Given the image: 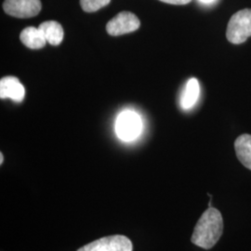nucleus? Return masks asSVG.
<instances>
[{"label": "nucleus", "instance_id": "obj_8", "mask_svg": "<svg viewBox=\"0 0 251 251\" xmlns=\"http://www.w3.org/2000/svg\"><path fill=\"white\" fill-rule=\"evenodd\" d=\"M23 44L31 50H39L44 48L47 43L45 36L37 27L29 26L24 29L20 35Z\"/></svg>", "mask_w": 251, "mask_h": 251}, {"label": "nucleus", "instance_id": "obj_14", "mask_svg": "<svg viewBox=\"0 0 251 251\" xmlns=\"http://www.w3.org/2000/svg\"><path fill=\"white\" fill-rule=\"evenodd\" d=\"M199 1L202 2V3H205V4H209V3H212L215 0H199Z\"/></svg>", "mask_w": 251, "mask_h": 251}, {"label": "nucleus", "instance_id": "obj_4", "mask_svg": "<svg viewBox=\"0 0 251 251\" xmlns=\"http://www.w3.org/2000/svg\"><path fill=\"white\" fill-rule=\"evenodd\" d=\"M132 242L121 234L110 235L85 245L76 251H132Z\"/></svg>", "mask_w": 251, "mask_h": 251}, {"label": "nucleus", "instance_id": "obj_6", "mask_svg": "<svg viewBox=\"0 0 251 251\" xmlns=\"http://www.w3.org/2000/svg\"><path fill=\"white\" fill-rule=\"evenodd\" d=\"M140 25V20L135 14L129 11H122L108 22L106 31L111 36H122L138 30Z\"/></svg>", "mask_w": 251, "mask_h": 251}, {"label": "nucleus", "instance_id": "obj_1", "mask_svg": "<svg viewBox=\"0 0 251 251\" xmlns=\"http://www.w3.org/2000/svg\"><path fill=\"white\" fill-rule=\"evenodd\" d=\"M224 231V220L221 212L208 207L198 220L191 241L199 248L210 250L220 240Z\"/></svg>", "mask_w": 251, "mask_h": 251}, {"label": "nucleus", "instance_id": "obj_5", "mask_svg": "<svg viewBox=\"0 0 251 251\" xmlns=\"http://www.w3.org/2000/svg\"><path fill=\"white\" fill-rule=\"evenodd\" d=\"M42 8L40 0H5L4 11L16 18H31L36 16Z\"/></svg>", "mask_w": 251, "mask_h": 251}, {"label": "nucleus", "instance_id": "obj_12", "mask_svg": "<svg viewBox=\"0 0 251 251\" xmlns=\"http://www.w3.org/2000/svg\"><path fill=\"white\" fill-rule=\"evenodd\" d=\"M111 0H80L81 8L86 12H94L107 6Z\"/></svg>", "mask_w": 251, "mask_h": 251}, {"label": "nucleus", "instance_id": "obj_7", "mask_svg": "<svg viewBox=\"0 0 251 251\" xmlns=\"http://www.w3.org/2000/svg\"><path fill=\"white\" fill-rule=\"evenodd\" d=\"M25 95V90L18 78L14 76H6L0 80V97L1 99L13 100L17 102L22 101Z\"/></svg>", "mask_w": 251, "mask_h": 251}, {"label": "nucleus", "instance_id": "obj_2", "mask_svg": "<svg viewBox=\"0 0 251 251\" xmlns=\"http://www.w3.org/2000/svg\"><path fill=\"white\" fill-rule=\"evenodd\" d=\"M251 36V9H245L234 13L230 19L226 37L231 43L238 45Z\"/></svg>", "mask_w": 251, "mask_h": 251}, {"label": "nucleus", "instance_id": "obj_13", "mask_svg": "<svg viewBox=\"0 0 251 251\" xmlns=\"http://www.w3.org/2000/svg\"><path fill=\"white\" fill-rule=\"evenodd\" d=\"M160 1L164 3L171 4V5H186L192 0H160Z\"/></svg>", "mask_w": 251, "mask_h": 251}, {"label": "nucleus", "instance_id": "obj_15", "mask_svg": "<svg viewBox=\"0 0 251 251\" xmlns=\"http://www.w3.org/2000/svg\"><path fill=\"white\" fill-rule=\"evenodd\" d=\"M3 160H4V157H3V153L1 152V153H0V164H1V165L3 164Z\"/></svg>", "mask_w": 251, "mask_h": 251}, {"label": "nucleus", "instance_id": "obj_11", "mask_svg": "<svg viewBox=\"0 0 251 251\" xmlns=\"http://www.w3.org/2000/svg\"><path fill=\"white\" fill-rule=\"evenodd\" d=\"M199 93H200V87H199L198 79L196 78L189 79L180 100V105L182 109L189 110L193 107L198 101Z\"/></svg>", "mask_w": 251, "mask_h": 251}, {"label": "nucleus", "instance_id": "obj_3", "mask_svg": "<svg viewBox=\"0 0 251 251\" xmlns=\"http://www.w3.org/2000/svg\"><path fill=\"white\" fill-rule=\"evenodd\" d=\"M142 120L133 111L122 112L116 122V132L119 139L129 142L136 139L142 131Z\"/></svg>", "mask_w": 251, "mask_h": 251}, {"label": "nucleus", "instance_id": "obj_10", "mask_svg": "<svg viewBox=\"0 0 251 251\" xmlns=\"http://www.w3.org/2000/svg\"><path fill=\"white\" fill-rule=\"evenodd\" d=\"M234 149L239 161L251 171V135L239 136L234 142Z\"/></svg>", "mask_w": 251, "mask_h": 251}, {"label": "nucleus", "instance_id": "obj_9", "mask_svg": "<svg viewBox=\"0 0 251 251\" xmlns=\"http://www.w3.org/2000/svg\"><path fill=\"white\" fill-rule=\"evenodd\" d=\"M38 28L45 36L46 41L52 46L60 45L63 41L64 32L63 27L55 21H48L42 23Z\"/></svg>", "mask_w": 251, "mask_h": 251}]
</instances>
